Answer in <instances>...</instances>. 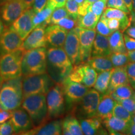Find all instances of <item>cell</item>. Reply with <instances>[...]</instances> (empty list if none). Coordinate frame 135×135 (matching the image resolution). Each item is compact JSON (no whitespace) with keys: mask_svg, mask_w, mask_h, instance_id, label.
<instances>
[{"mask_svg":"<svg viewBox=\"0 0 135 135\" xmlns=\"http://www.w3.org/2000/svg\"><path fill=\"white\" fill-rule=\"evenodd\" d=\"M135 93V89L132 87L130 84H126L118 86L108 93L110 97L116 102H119L121 99H127L132 97Z\"/></svg>","mask_w":135,"mask_h":135,"instance_id":"29","label":"cell"},{"mask_svg":"<svg viewBox=\"0 0 135 135\" xmlns=\"http://www.w3.org/2000/svg\"><path fill=\"white\" fill-rule=\"evenodd\" d=\"M35 13L32 8L25 10L21 16L13 23L9 28L16 32L23 40L28 36L34 28L33 19Z\"/></svg>","mask_w":135,"mask_h":135,"instance_id":"14","label":"cell"},{"mask_svg":"<svg viewBox=\"0 0 135 135\" xmlns=\"http://www.w3.org/2000/svg\"><path fill=\"white\" fill-rule=\"evenodd\" d=\"M78 36L80 45L81 63H86L92 54L93 45L97 31L95 30H88L76 26L75 28Z\"/></svg>","mask_w":135,"mask_h":135,"instance_id":"10","label":"cell"},{"mask_svg":"<svg viewBox=\"0 0 135 135\" xmlns=\"http://www.w3.org/2000/svg\"><path fill=\"white\" fill-rule=\"evenodd\" d=\"M129 63H135V50L127 51Z\"/></svg>","mask_w":135,"mask_h":135,"instance_id":"51","label":"cell"},{"mask_svg":"<svg viewBox=\"0 0 135 135\" xmlns=\"http://www.w3.org/2000/svg\"><path fill=\"white\" fill-rule=\"evenodd\" d=\"M113 116L127 121H131L133 118L132 114L117 102H116L113 110Z\"/></svg>","mask_w":135,"mask_h":135,"instance_id":"34","label":"cell"},{"mask_svg":"<svg viewBox=\"0 0 135 135\" xmlns=\"http://www.w3.org/2000/svg\"><path fill=\"white\" fill-rule=\"evenodd\" d=\"M3 82H4V81H3L2 77L1 76V75H0V91H1V88H2Z\"/></svg>","mask_w":135,"mask_h":135,"instance_id":"58","label":"cell"},{"mask_svg":"<svg viewBox=\"0 0 135 135\" xmlns=\"http://www.w3.org/2000/svg\"><path fill=\"white\" fill-rule=\"evenodd\" d=\"M129 83L126 66L114 68L111 75L109 88L106 93L112 91L114 89L120 86Z\"/></svg>","mask_w":135,"mask_h":135,"instance_id":"23","label":"cell"},{"mask_svg":"<svg viewBox=\"0 0 135 135\" xmlns=\"http://www.w3.org/2000/svg\"><path fill=\"white\" fill-rule=\"evenodd\" d=\"M34 1L35 0H23V3H24L25 6L26 8V9L32 7V5L33 4Z\"/></svg>","mask_w":135,"mask_h":135,"instance_id":"53","label":"cell"},{"mask_svg":"<svg viewBox=\"0 0 135 135\" xmlns=\"http://www.w3.org/2000/svg\"><path fill=\"white\" fill-rule=\"evenodd\" d=\"M96 31L99 35L108 37L110 36L111 34L113 33L108 26L107 23H106L105 19H104V17L102 15L101 16L98 22L97 26H96Z\"/></svg>","mask_w":135,"mask_h":135,"instance_id":"37","label":"cell"},{"mask_svg":"<svg viewBox=\"0 0 135 135\" xmlns=\"http://www.w3.org/2000/svg\"><path fill=\"white\" fill-rule=\"evenodd\" d=\"M108 40L111 52L127 53L122 32L119 30L114 31L108 36Z\"/></svg>","mask_w":135,"mask_h":135,"instance_id":"28","label":"cell"},{"mask_svg":"<svg viewBox=\"0 0 135 135\" xmlns=\"http://www.w3.org/2000/svg\"><path fill=\"white\" fill-rule=\"evenodd\" d=\"M10 121L14 128L15 133L24 134L34 128L32 120L25 109L17 108L11 111Z\"/></svg>","mask_w":135,"mask_h":135,"instance_id":"15","label":"cell"},{"mask_svg":"<svg viewBox=\"0 0 135 135\" xmlns=\"http://www.w3.org/2000/svg\"><path fill=\"white\" fill-rule=\"evenodd\" d=\"M108 0H98L90 4L88 8V11H90L100 18L106 9Z\"/></svg>","mask_w":135,"mask_h":135,"instance_id":"35","label":"cell"},{"mask_svg":"<svg viewBox=\"0 0 135 135\" xmlns=\"http://www.w3.org/2000/svg\"><path fill=\"white\" fill-rule=\"evenodd\" d=\"M21 108L31 118L34 128L48 121L46 94H31L23 99Z\"/></svg>","mask_w":135,"mask_h":135,"instance_id":"3","label":"cell"},{"mask_svg":"<svg viewBox=\"0 0 135 135\" xmlns=\"http://www.w3.org/2000/svg\"><path fill=\"white\" fill-rule=\"evenodd\" d=\"M24 40L16 31L6 28L0 37V56L12 53L21 48Z\"/></svg>","mask_w":135,"mask_h":135,"instance_id":"12","label":"cell"},{"mask_svg":"<svg viewBox=\"0 0 135 135\" xmlns=\"http://www.w3.org/2000/svg\"><path fill=\"white\" fill-rule=\"evenodd\" d=\"M57 25L66 30L67 31H70L77 26V20L70 16H68L61 20Z\"/></svg>","mask_w":135,"mask_h":135,"instance_id":"40","label":"cell"},{"mask_svg":"<svg viewBox=\"0 0 135 135\" xmlns=\"http://www.w3.org/2000/svg\"><path fill=\"white\" fill-rule=\"evenodd\" d=\"M86 63L95 70L98 73L114 68L109 56H91Z\"/></svg>","mask_w":135,"mask_h":135,"instance_id":"25","label":"cell"},{"mask_svg":"<svg viewBox=\"0 0 135 135\" xmlns=\"http://www.w3.org/2000/svg\"><path fill=\"white\" fill-rule=\"evenodd\" d=\"M26 9L23 0H10L1 6L0 18L4 26L9 27Z\"/></svg>","mask_w":135,"mask_h":135,"instance_id":"9","label":"cell"},{"mask_svg":"<svg viewBox=\"0 0 135 135\" xmlns=\"http://www.w3.org/2000/svg\"><path fill=\"white\" fill-rule=\"evenodd\" d=\"M70 16L66 8L60 7L56 8L50 17V25H57L61 20Z\"/></svg>","mask_w":135,"mask_h":135,"instance_id":"36","label":"cell"},{"mask_svg":"<svg viewBox=\"0 0 135 135\" xmlns=\"http://www.w3.org/2000/svg\"><path fill=\"white\" fill-rule=\"evenodd\" d=\"M117 103L121 104L132 115L135 113V93L131 97L127 99H121Z\"/></svg>","mask_w":135,"mask_h":135,"instance_id":"39","label":"cell"},{"mask_svg":"<svg viewBox=\"0 0 135 135\" xmlns=\"http://www.w3.org/2000/svg\"><path fill=\"white\" fill-rule=\"evenodd\" d=\"M116 104V101L110 97L109 94H103L100 99L96 113V117L102 122L113 116V110Z\"/></svg>","mask_w":135,"mask_h":135,"instance_id":"20","label":"cell"},{"mask_svg":"<svg viewBox=\"0 0 135 135\" xmlns=\"http://www.w3.org/2000/svg\"><path fill=\"white\" fill-rule=\"evenodd\" d=\"M109 58L114 68L124 66L129 63L127 53L112 52L109 55Z\"/></svg>","mask_w":135,"mask_h":135,"instance_id":"33","label":"cell"},{"mask_svg":"<svg viewBox=\"0 0 135 135\" xmlns=\"http://www.w3.org/2000/svg\"><path fill=\"white\" fill-rule=\"evenodd\" d=\"M111 53L108 37L97 33L93 45L91 56H109Z\"/></svg>","mask_w":135,"mask_h":135,"instance_id":"24","label":"cell"},{"mask_svg":"<svg viewBox=\"0 0 135 135\" xmlns=\"http://www.w3.org/2000/svg\"><path fill=\"white\" fill-rule=\"evenodd\" d=\"M68 32L58 25H50L45 29L47 44L51 47L63 48Z\"/></svg>","mask_w":135,"mask_h":135,"instance_id":"18","label":"cell"},{"mask_svg":"<svg viewBox=\"0 0 135 135\" xmlns=\"http://www.w3.org/2000/svg\"><path fill=\"white\" fill-rule=\"evenodd\" d=\"M66 0H48L46 4L55 9L56 8L63 7L66 4Z\"/></svg>","mask_w":135,"mask_h":135,"instance_id":"47","label":"cell"},{"mask_svg":"<svg viewBox=\"0 0 135 135\" xmlns=\"http://www.w3.org/2000/svg\"><path fill=\"white\" fill-rule=\"evenodd\" d=\"M99 18L90 11L83 16H78L77 19V26L88 30H95Z\"/></svg>","mask_w":135,"mask_h":135,"instance_id":"31","label":"cell"},{"mask_svg":"<svg viewBox=\"0 0 135 135\" xmlns=\"http://www.w3.org/2000/svg\"><path fill=\"white\" fill-rule=\"evenodd\" d=\"M134 114H135V113H134Z\"/></svg>","mask_w":135,"mask_h":135,"instance_id":"61","label":"cell"},{"mask_svg":"<svg viewBox=\"0 0 135 135\" xmlns=\"http://www.w3.org/2000/svg\"><path fill=\"white\" fill-rule=\"evenodd\" d=\"M46 25L42 24L35 27L23 41L22 47L25 51L39 48H46L47 41L45 36V27Z\"/></svg>","mask_w":135,"mask_h":135,"instance_id":"16","label":"cell"},{"mask_svg":"<svg viewBox=\"0 0 135 135\" xmlns=\"http://www.w3.org/2000/svg\"><path fill=\"white\" fill-rule=\"evenodd\" d=\"M129 83L135 89V63H129L126 66Z\"/></svg>","mask_w":135,"mask_h":135,"instance_id":"42","label":"cell"},{"mask_svg":"<svg viewBox=\"0 0 135 135\" xmlns=\"http://www.w3.org/2000/svg\"><path fill=\"white\" fill-rule=\"evenodd\" d=\"M126 134L135 135V124L132 122V121L129 123V127H128V130L126 131Z\"/></svg>","mask_w":135,"mask_h":135,"instance_id":"50","label":"cell"},{"mask_svg":"<svg viewBox=\"0 0 135 135\" xmlns=\"http://www.w3.org/2000/svg\"><path fill=\"white\" fill-rule=\"evenodd\" d=\"M23 77L4 81L0 91V106L12 111L21 106L23 101Z\"/></svg>","mask_w":135,"mask_h":135,"instance_id":"1","label":"cell"},{"mask_svg":"<svg viewBox=\"0 0 135 135\" xmlns=\"http://www.w3.org/2000/svg\"><path fill=\"white\" fill-rule=\"evenodd\" d=\"M53 85V81L46 73L24 76L23 78V98L31 94H46Z\"/></svg>","mask_w":135,"mask_h":135,"instance_id":"5","label":"cell"},{"mask_svg":"<svg viewBox=\"0 0 135 135\" xmlns=\"http://www.w3.org/2000/svg\"><path fill=\"white\" fill-rule=\"evenodd\" d=\"M66 100L68 103H76L80 102L85 95L89 88L80 83L71 81L66 77L63 80L61 84Z\"/></svg>","mask_w":135,"mask_h":135,"instance_id":"11","label":"cell"},{"mask_svg":"<svg viewBox=\"0 0 135 135\" xmlns=\"http://www.w3.org/2000/svg\"><path fill=\"white\" fill-rule=\"evenodd\" d=\"M14 133V128L10 120L0 124V135H9Z\"/></svg>","mask_w":135,"mask_h":135,"instance_id":"43","label":"cell"},{"mask_svg":"<svg viewBox=\"0 0 135 135\" xmlns=\"http://www.w3.org/2000/svg\"><path fill=\"white\" fill-rule=\"evenodd\" d=\"M100 97V93L95 89H89L80 101L81 113L88 118L95 116Z\"/></svg>","mask_w":135,"mask_h":135,"instance_id":"17","label":"cell"},{"mask_svg":"<svg viewBox=\"0 0 135 135\" xmlns=\"http://www.w3.org/2000/svg\"><path fill=\"white\" fill-rule=\"evenodd\" d=\"M126 34L131 38L135 39V25L129 26L126 30Z\"/></svg>","mask_w":135,"mask_h":135,"instance_id":"49","label":"cell"},{"mask_svg":"<svg viewBox=\"0 0 135 135\" xmlns=\"http://www.w3.org/2000/svg\"><path fill=\"white\" fill-rule=\"evenodd\" d=\"M62 134L65 135H83L81 124L75 116H68L62 121Z\"/></svg>","mask_w":135,"mask_h":135,"instance_id":"26","label":"cell"},{"mask_svg":"<svg viewBox=\"0 0 135 135\" xmlns=\"http://www.w3.org/2000/svg\"><path fill=\"white\" fill-rule=\"evenodd\" d=\"M128 15L129 14H127L120 9L107 8L104 11L102 16L106 18H114V19L119 20L121 24L119 31L123 33L126 31L128 28L131 26V16H128Z\"/></svg>","mask_w":135,"mask_h":135,"instance_id":"22","label":"cell"},{"mask_svg":"<svg viewBox=\"0 0 135 135\" xmlns=\"http://www.w3.org/2000/svg\"><path fill=\"white\" fill-rule=\"evenodd\" d=\"M66 9L70 17L76 20L78 17V4L75 0H66Z\"/></svg>","mask_w":135,"mask_h":135,"instance_id":"38","label":"cell"},{"mask_svg":"<svg viewBox=\"0 0 135 135\" xmlns=\"http://www.w3.org/2000/svg\"><path fill=\"white\" fill-rule=\"evenodd\" d=\"M114 68L111 70L99 73L98 75L97 80L93 86L94 89H95L101 94H104L107 92L109 88L111 75H112Z\"/></svg>","mask_w":135,"mask_h":135,"instance_id":"30","label":"cell"},{"mask_svg":"<svg viewBox=\"0 0 135 135\" xmlns=\"http://www.w3.org/2000/svg\"><path fill=\"white\" fill-rule=\"evenodd\" d=\"M9 1H10V0H0V6H1L2 5L4 4V3H6Z\"/></svg>","mask_w":135,"mask_h":135,"instance_id":"57","label":"cell"},{"mask_svg":"<svg viewBox=\"0 0 135 135\" xmlns=\"http://www.w3.org/2000/svg\"><path fill=\"white\" fill-rule=\"evenodd\" d=\"M75 1L76 2L78 3V8H79L80 7H81V6H83L85 0H75Z\"/></svg>","mask_w":135,"mask_h":135,"instance_id":"56","label":"cell"},{"mask_svg":"<svg viewBox=\"0 0 135 135\" xmlns=\"http://www.w3.org/2000/svg\"><path fill=\"white\" fill-rule=\"evenodd\" d=\"M25 51L21 46L12 53L0 56V75L3 81L21 76V62Z\"/></svg>","mask_w":135,"mask_h":135,"instance_id":"4","label":"cell"},{"mask_svg":"<svg viewBox=\"0 0 135 135\" xmlns=\"http://www.w3.org/2000/svg\"><path fill=\"white\" fill-rule=\"evenodd\" d=\"M133 10L135 11V0H133Z\"/></svg>","mask_w":135,"mask_h":135,"instance_id":"59","label":"cell"},{"mask_svg":"<svg viewBox=\"0 0 135 135\" xmlns=\"http://www.w3.org/2000/svg\"><path fill=\"white\" fill-rule=\"evenodd\" d=\"M46 98L48 121L63 116L65 109V98L61 84H56L51 88Z\"/></svg>","mask_w":135,"mask_h":135,"instance_id":"6","label":"cell"},{"mask_svg":"<svg viewBox=\"0 0 135 135\" xmlns=\"http://www.w3.org/2000/svg\"><path fill=\"white\" fill-rule=\"evenodd\" d=\"M104 19L107 23L108 26L113 32L119 30L120 29V21L118 20L114 19V18H106L105 17H104Z\"/></svg>","mask_w":135,"mask_h":135,"instance_id":"44","label":"cell"},{"mask_svg":"<svg viewBox=\"0 0 135 135\" xmlns=\"http://www.w3.org/2000/svg\"><path fill=\"white\" fill-rule=\"evenodd\" d=\"M98 73L88 63L74 66L68 78L73 81L80 83L89 88L93 87Z\"/></svg>","mask_w":135,"mask_h":135,"instance_id":"8","label":"cell"},{"mask_svg":"<svg viewBox=\"0 0 135 135\" xmlns=\"http://www.w3.org/2000/svg\"><path fill=\"white\" fill-rule=\"evenodd\" d=\"M47 2L48 0H35L31 7L34 12L37 13L43 9L46 6Z\"/></svg>","mask_w":135,"mask_h":135,"instance_id":"46","label":"cell"},{"mask_svg":"<svg viewBox=\"0 0 135 135\" xmlns=\"http://www.w3.org/2000/svg\"><path fill=\"white\" fill-rule=\"evenodd\" d=\"M11 116V111L3 109L0 106V124L8 121Z\"/></svg>","mask_w":135,"mask_h":135,"instance_id":"48","label":"cell"},{"mask_svg":"<svg viewBox=\"0 0 135 135\" xmlns=\"http://www.w3.org/2000/svg\"><path fill=\"white\" fill-rule=\"evenodd\" d=\"M106 6L108 8H116L124 11L127 14H130L129 9L126 7L123 0H108Z\"/></svg>","mask_w":135,"mask_h":135,"instance_id":"41","label":"cell"},{"mask_svg":"<svg viewBox=\"0 0 135 135\" xmlns=\"http://www.w3.org/2000/svg\"><path fill=\"white\" fill-rule=\"evenodd\" d=\"M62 134V121L53 120L46 121L38 127L33 128L24 134L59 135Z\"/></svg>","mask_w":135,"mask_h":135,"instance_id":"19","label":"cell"},{"mask_svg":"<svg viewBox=\"0 0 135 135\" xmlns=\"http://www.w3.org/2000/svg\"><path fill=\"white\" fill-rule=\"evenodd\" d=\"M47 63L58 71L63 80L69 75L73 65L63 48L51 47L47 50Z\"/></svg>","mask_w":135,"mask_h":135,"instance_id":"7","label":"cell"},{"mask_svg":"<svg viewBox=\"0 0 135 135\" xmlns=\"http://www.w3.org/2000/svg\"><path fill=\"white\" fill-rule=\"evenodd\" d=\"M54 10H55L54 8L46 4L43 9H41L37 13H35L33 19L34 28L42 24H45L46 25H50V17Z\"/></svg>","mask_w":135,"mask_h":135,"instance_id":"32","label":"cell"},{"mask_svg":"<svg viewBox=\"0 0 135 135\" xmlns=\"http://www.w3.org/2000/svg\"><path fill=\"white\" fill-rule=\"evenodd\" d=\"M80 124L83 134L93 135L101 132V121L96 116L81 119Z\"/></svg>","mask_w":135,"mask_h":135,"instance_id":"27","label":"cell"},{"mask_svg":"<svg viewBox=\"0 0 135 135\" xmlns=\"http://www.w3.org/2000/svg\"><path fill=\"white\" fill-rule=\"evenodd\" d=\"M124 44L127 51L135 50V39L129 36L128 35H123Z\"/></svg>","mask_w":135,"mask_h":135,"instance_id":"45","label":"cell"},{"mask_svg":"<svg viewBox=\"0 0 135 135\" xmlns=\"http://www.w3.org/2000/svg\"><path fill=\"white\" fill-rule=\"evenodd\" d=\"M130 122L113 116L102 121L111 134H126Z\"/></svg>","mask_w":135,"mask_h":135,"instance_id":"21","label":"cell"},{"mask_svg":"<svg viewBox=\"0 0 135 135\" xmlns=\"http://www.w3.org/2000/svg\"><path fill=\"white\" fill-rule=\"evenodd\" d=\"M132 122L134 123L135 124V114H134L133 115V118H132Z\"/></svg>","mask_w":135,"mask_h":135,"instance_id":"60","label":"cell"},{"mask_svg":"<svg viewBox=\"0 0 135 135\" xmlns=\"http://www.w3.org/2000/svg\"><path fill=\"white\" fill-rule=\"evenodd\" d=\"M63 48L73 65L75 66L81 63L80 41L75 28L68 32Z\"/></svg>","mask_w":135,"mask_h":135,"instance_id":"13","label":"cell"},{"mask_svg":"<svg viewBox=\"0 0 135 135\" xmlns=\"http://www.w3.org/2000/svg\"><path fill=\"white\" fill-rule=\"evenodd\" d=\"M130 13H131L130 16H131V23H132L134 25H135V11L133 10Z\"/></svg>","mask_w":135,"mask_h":135,"instance_id":"55","label":"cell"},{"mask_svg":"<svg viewBox=\"0 0 135 135\" xmlns=\"http://www.w3.org/2000/svg\"><path fill=\"white\" fill-rule=\"evenodd\" d=\"M47 65L46 48L27 50L23 55L21 62L22 75L28 76L46 73Z\"/></svg>","mask_w":135,"mask_h":135,"instance_id":"2","label":"cell"},{"mask_svg":"<svg viewBox=\"0 0 135 135\" xmlns=\"http://www.w3.org/2000/svg\"><path fill=\"white\" fill-rule=\"evenodd\" d=\"M123 1L131 13L133 11V0H123Z\"/></svg>","mask_w":135,"mask_h":135,"instance_id":"52","label":"cell"},{"mask_svg":"<svg viewBox=\"0 0 135 135\" xmlns=\"http://www.w3.org/2000/svg\"><path fill=\"white\" fill-rule=\"evenodd\" d=\"M4 26H5L4 23H3L2 20H1V18H0V37H1V35H2V34L3 33V32L5 30Z\"/></svg>","mask_w":135,"mask_h":135,"instance_id":"54","label":"cell"}]
</instances>
